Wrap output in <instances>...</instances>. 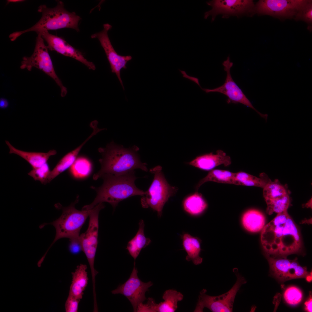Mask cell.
I'll use <instances>...</instances> for the list:
<instances>
[{
    "instance_id": "cell-1",
    "label": "cell",
    "mask_w": 312,
    "mask_h": 312,
    "mask_svg": "<svg viewBox=\"0 0 312 312\" xmlns=\"http://www.w3.org/2000/svg\"><path fill=\"white\" fill-rule=\"evenodd\" d=\"M261 240L266 254L287 257L301 251L299 231L287 211L277 214L262 230Z\"/></svg>"
},
{
    "instance_id": "cell-2",
    "label": "cell",
    "mask_w": 312,
    "mask_h": 312,
    "mask_svg": "<svg viewBox=\"0 0 312 312\" xmlns=\"http://www.w3.org/2000/svg\"><path fill=\"white\" fill-rule=\"evenodd\" d=\"M139 150L136 146L126 148L113 142L105 148H99L102 155L99 160L101 168L93 175V179L96 180L105 174H122L137 169L148 171L147 164L140 160L138 153Z\"/></svg>"
},
{
    "instance_id": "cell-3",
    "label": "cell",
    "mask_w": 312,
    "mask_h": 312,
    "mask_svg": "<svg viewBox=\"0 0 312 312\" xmlns=\"http://www.w3.org/2000/svg\"><path fill=\"white\" fill-rule=\"evenodd\" d=\"M101 178L103 183L98 187H92L96 192L92 202L83 206L82 209L89 210L99 203L104 202L110 204L114 209L122 200L135 196H143L145 192L138 188L135 184L138 178L134 171L119 175L105 174Z\"/></svg>"
},
{
    "instance_id": "cell-4",
    "label": "cell",
    "mask_w": 312,
    "mask_h": 312,
    "mask_svg": "<svg viewBox=\"0 0 312 312\" xmlns=\"http://www.w3.org/2000/svg\"><path fill=\"white\" fill-rule=\"evenodd\" d=\"M57 2V5L53 8H48L45 5H40L38 11L41 13L42 16L39 21L29 29L10 34L9 37L11 40L14 41L22 34L32 31L38 34L49 30L69 28L79 32L78 24L81 18L75 12L66 10L62 1L58 0Z\"/></svg>"
},
{
    "instance_id": "cell-5",
    "label": "cell",
    "mask_w": 312,
    "mask_h": 312,
    "mask_svg": "<svg viewBox=\"0 0 312 312\" xmlns=\"http://www.w3.org/2000/svg\"><path fill=\"white\" fill-rule=\"evenodd\" d=\"M79 196L69 206L63 207L57 205L58 208L62 210L60 217L57 220L49 223H44L40 226L42 228L47 224L53 225L56 230V234L53 242L43 257H44L48 250L53 244L58 240L63 238L70 239V242L79 241L80 232L87 218L89 216L90 209L89 210L77 209L75 207L79 200Z\"/></svg>"
},
{
    "instance_id": "cell-6",
    "label": "cell",
    "mask_w": 312,
    "mask_h": 312,
    "mask_svg": "<svg viewBox=\"0 0 312 312\" xmlns=\"http://www.w3.org/2000/svg\"><path fill=\"white\" fill-rule=\"evenodd\" d=\"M162 167L157 166L151 169L150 172L154 174L153 181L141 199L142 207H150L156 211L159 217L162 215L163 207L169 198L174 195L178 188L170 185L162 171Z\"/></svg>"
},
{
    "instance_id": "cell-7",
    "label": "cell",
    "mask_w": 312,
    "mask_h": 312,
    "mask_svg": "<svg viewBox=\"0 0 312 312\" xmlns=\"http://www.w3.org/2000/svg\"><path fill=\"white\" fill-rule=\"evenodd\" d=\"M233 272L235 275L237 279L231 289L226 293L216 296L207 295L206 294L207 290L203 289L200 293L194 312H203L205 308H208L213 312L233 311L236 294L242 285L246 282L244 277L239 273L237 268H234Z\"/></svg>"
},
{
    "instance_id": "cell-8",
    "label": "cell",
    "mask_w": 312,
    "mask_h": 312,
    "mask_svg": "<svg viewBox=\"0 0 312 312\" xmlns=\"http://www.w3.org/2000/svg\"><path fill=\"white\" fill-rule=\"evenodd\" d=\"M34 52L30 57H24L23 58L20 68L31 70L35 67L45 73L53 79L61 89V95L64 97L67 92V88L64 86L55 72L48 49L44 43V40L40 34H37Z\"/></svg>"
},
{
    "instance_id": "cell-9",
    "label": "cell",
    "mask_w": 312,
    "mask_h": 312,
    "mask_svg": "<svg viewBox=\"0 0 312 312\" xmlns=\"http://www.w3.org/2000/svg\"><path fill=\"white\" fill-rule=\"evenodd\" d=\"M103 203L98 204L90 209L88 226L86 231L80 235L79 241L82 251L85 255L91 271L92 285H95V278L98 272L94 267V263L98 244L99 215L100 211L104 208Z\"/></svg>"
},
{
    "instance_id": "cell-10",
    "label": "cell",
    "mask_w": 312,
    "mask_h": 312,
    "mask_svg": "<svg viewBox=\"0 0 312 312\" xmlns=\"http://www.w3.org/2000/svg\"><path fill=\"white\" fill-rule=\"evenodd\" d=\"M270 272L278 280L285 282L299 278H305L311 281L312 274L307 270V267L301 266L297 259L290 260L287 257L273 256L266 254Z\"/></svg>"
},
{
    "instance_id": "cell-11",
    "label": "cell",
    "mask_w": 312,
    "mask_h": 312,
    "mask_svg": "<svg viewBox=\"0 0 312 312\" xmlns=\"http://www.w3.org/2000/svg\"><path fill=\"white\" fill-rule=\"evenodd\" d=\"M310 1L260 0L255 5L254 14L268 15L278 18L294 17Z\"/></svg>"
},
{
    "instance_id": "cell-12",
    "label": "cell",
    "mask_w": 312,
    "mask_h": 312,
    "mask_svg": "<svg viewBox=\"0 0 312 312\" xmlns=\"http://www.w3.org/2000/svg\"><path fill=\"white\" fill-rule=\"evenodd\" d=\"M207 4L211 9L204 13V18L212 16L211 22L216 16L221 14L222 17L227 18L231 16L237 17L244 15L254 14L255 4L251 0H213L207 1Z\"/></svg>"
},
{
    "instance_id": "cell-13",
    "label": "cell",
    "mask_w": 312,
    "mask_h": 312,
    "mask_svg": "<svg viewBox=\"0 0 312 312\" xmlns=\"http://www.w3.org/2000/svg\"><path fill=\"white\" fill-rule=\"evenodd\" d=\"M233 64V62L230 60L229 56L222 63L224 70L226 73L225 80L222 85L213 89L202 88V90L206 93L217 92L222 94L227 97V102L228 103L242 104L252 109L261 117L266 120L268 115L261 113L253 107L249 100L233 79L230 72L231 69Z\"/></svg>"
},
{
    "instance_id": "cell-14",
    "label": "cell",
    "mask_w": 312,
    "mask_h": 312,
    "mask_svg": "<svg viewBox=\"0 0 312 312\" xmlns=\"http://www.w3.org/2000/svg\"><path fill=\"white\" fill-rule=\"evenodd\" d=\"M134 261L133 270L128 279L111 291L113 294H120L126 297L131 302L135 312H137L138 306L147 299L146 292L153 285L151 281L144 283L140 279Z\"/></svg>"
},
{
    "instance_id": "cell-15",
    "label": "cell",
    "mask_w": 312,
    "mask_h": 312,
    "mask_svg": "<svg viewBox=\"0 0 312 312\" xmlns=\"http://www.w3.org/2000/svg\"><path fill=\"white\" fill-rule=\"evenodd\" d=\"M112 26L108 23L104 24L103 29L99 32L92 35V38H97L103 49L110 66L112 72L115 73L123 90V83L120 77V71L126 69L127 62L131 60L130 55L122 56L118 54L113 47L109 38L108 32Z\"/></svg>"
},
{
    "instance_id": "cell-16",
    "label": "cell",
    "mask_w": 312,
    "mask_h": 312,
    "mask_svg": "<svg viewBox=\"0 0 312 312\" xmlns=\"http://www.w3.org/2000/svg\"><path fill=\"white\" fill-rule=\"evenodd\" d=\"M38 33L40 34L44 40L47 42L48 49L73 58L84 64L90 69H95V65L92 62L88 61L81 52L72 46L63 38L49 33L48 31Z\"/></svg>"
},
{
    "instance_id": "cell-17",
    "label": "cell",
    "mask_w": 312,
    "mask_h": 312,
    "mask_svg": "<svg viewBox=\"0 0 312 312\" xmlns=\"http://www.w3.org/2000/svg\"><path fill=\"white\" fill-rule=\"evenodd\" d=\"M231 163L230 157L222 150H218L215 154L211 153L197 157L189 164L200 169L208 170L221 165L227 166Z\"/></svg>"
},
{
    "instance_id": "cell-18",
    "label": "cell",
    "mask_w": 312,
    "mask_h": 312,
    "mask_svg": "<svg viewBox=\"0 0 312 312\" xmlns=\"http://www.w3.org/2000/svg\"><path fill=\"white\" fill-rule=\"evenodd\" d=\"M5 143L9 149V153L17 155L27 161L32 168L40 167L47 163L50 157L56 155V151L51 150L47 153L25 151L18 149L8 141Z\"/></svg>"
},
{
    "instance_id": "cell-19",
    "label": "cell",
    "mask_w": 312,
    "mask_h": 312,
    "mask_svg": "<svg viewBox=\"0 0 312 312\" xmlns=\"http://www.w3.org/2000/svg\"><path fill=\"white\" fill-rule=\"evenodd\" d=\"M87 269L86 264H80L77 266L74 272H72V279L68 294L82 299L88 281Z\"/></svg>"
},
{
    "instance_id": "cell-20",
    "label": "cell",
    "mask_w": 312,
    "mask_h": 312,
    "mask_svg": "<svg viewBox=\"0 0 312 312\" xmlns=\"http://www.w3.org/2000/svg\"><path fill=\"white\" fill-rule=\"evenodd\" d=\"M182 238L183 247L187 253L186 260L192 261L195 265L200 264L203 258L200 256L201 249L199 239L187 233L184 234Z\"/></svg>"
},
{
    "instance_id": "cell-21",
    "label": "cell",
    "mask_w": 312,
    "mask_h": 312,
    "mask_svg": "<svg viewBox=\"0 0 312 312\" xmlns=\"http://www.w3.org/2000/svg\"><path fill=\"white\" fill-rule=\"evenodd\" d=\"M92 137V136L90 135L81 144L62 158L51 171L47 183H50L58 175L70 168L77 159V157L82 148Z\"/></svg>"
},
{
    "instance_id": "cell-22",
    "label": "cell",
    "mask_w": 312,
    "mask_h": 312,
    "mask_svg": "<svg viewBox=\"0 0 312 312\" xmlns=\"http://www.w3.org/2000/svg\"><path fill=\"white\" fill-rule=\"evenodd\" d=\"M144 224L143 220L139 223L138 230L134 237L128 242L127 249L131 256L135 260L142 249L148 245L151 242V239L146 237L144 233Z\"/></svg>"
},
{
    "instance_id": "cell-23",
    "label": "cell",
    "mask_w": 312,
    "mask_h": 312,
    "mask_svg": "<svg viewBox=\"0 0 312 312\" xmlns=\"http://www.w3.org/2000/svg\"><path fill=\"white\" fill-rule=\"evenodd\" d=\"M265 218L261 211L251 209L246 211L242 218L244 228L251 232H258L262 230L265 225Z\"/></svg>"
},
{
    "instance_id": "cell-24",
    "label": "cell",
    "mask_w": 312,
    "mask_h": 312,
    "mask_svg": "<svg viewBox=\"0 0 312 312\" xmlns=\"http://www.w3.org/2000/svg\"><path fill=\"white\" fill-rule=\"evenodd\" d=\"M183 296L180 292L170 289L166 290L162 296L163 302L157 304L156 312H174L177 309L178 302L181 301Z\"/></svg>"
},
{
    "instance_id": "cell-25",
    "label": "cell",
    "mask_w": 312,
    "mask_h": 312,
    "mask_svg": "<svg viewBox=\"0 0 312 312\" xmlns=\"http://www.w3.org/2000/svg\"><path fill=\"white\" fill-rule=\"evenodd\" d=\"M208 181L237 185L235 173L228 170L215 169L210 171L204 178L200 180L196 187L197 190L203 183Z\"/></svg>"
},
{
    "instance_id": "cell-26",
    "label": "cell",
    "mask_w": 312,
    "mask_h": 312,
    "mask_svg": "<svg viewBox=\"0 0 312 312\" xmlns=\"http://www.w3.org/2000/svg\"><path fill=\"white\" fill-rule=\"evenodd\" d=\"M185 211L190 215L196 216L202 213L206 208L207 204L202 195L196 192L187 197L183 202Z\"/></svg>"
},
{
    "instance_id": "cell-27",
    "label": "cell",
    "mask_w": 312,
    "mask_h": 312,
    "mask_svg": "<svg viewBox=\"0 0 312 312\" xmlns=\"http://www.w3.org/2000/svg\"><path fill=\"white\" fill-rule=\"evenodd\" d=\"M235 178L237 185L255 186L263 188L270 180L264 173L260 174L257 177L247 173L239 172L235 173Z\"/></svg>"
},
{
    "instance_id": "cell-28",
    "label": "cell",
    "mask_w": 312,
    "mask_h": 312,
    "mask_svg": "<svg viewBox=\"0 0 312 312\" xmlns=\"http://www.w3.org/2000/svg\"><path fill=\"white\" fill-rule=\"evenodd\" d=\"M263 189V196L265 201L274 199L288 194L285 187L277 179L274 181L270 180Z\"/></svg>"
},
{
    "instance_id": "cell-29",
    "label": "cell",
    "mask_w": 312,
    "mask_h": 312,
    "mask_svg": "<svg viewBox=\"0 0 312 312\" xmlns=\"http://www.w3.org/2000/svg\"><path fill=\"white\" fill-rule=\"evenodd\" d=\"M92 166L91 163L88 159L80 157L77 158L71 166V172L75 177H85L90 173Z\"/></svg>"
},
{
    "instance_id": "cell-30",
    "label": "cell",
    "mask_w": 312,
    "mask_h": 312,
    "mask_svg": "<svg viewBox=\"0 0 312 312\" xmlns=\"http://www.w3.org/2000/svg\"><path fill=\"white\" fill-rule=\"evenodd\" d=\"M265 202L267 205L266 213L269 215L273 213H278L287 211L290 204V199L288 194Z\"/></svg>"
},
{
    "instance_id": "cell-31",
    "label": "cell",
    "mask_w": 312,
    "mask_h": 312,
    "mask_svg": "<svg viewBox=\"0 0 312 312\" xmlns=\"http://www.w3.org/2000/svg\"><path fill=\"white\" fill-rule=\"evenodd\" d=\"M284 299L288 304L293 306L297 305L302 301L303 294L301 290L297 287L291 286L287 287L283 295Z\"/></svg>"
},
{
    "instance_id": "cell-32",
    "label": "cell",
    "mask_w": 312,
    "mask_h": 312,
    "mask_svg": "<svg viewBox=\"0 0 312 312\" xmlns=\"http://www.w3.org/2000/svg\"><path fill=\"white\" fill-rule=\"evenodd\" d=\"M51 171L49 165L47 163L40 167L33 168L28 174L35 181H39L42 183L45 184L47 183Z\"/></svg>"
},
{
    "instance_id": "cell-33",
    "label": "cell",
    "mask_w": 312,
    "mask_h": 312,
    "mask_svg": "<svg viewBox=\"0 0 312 312\" xmlns=\"http://www.w3.org/2000/svg\"><path fill=\"white\" fill-rule=\"evenodd\" d=\"M295 20H301L311 25L312 23V1H310L299 10L294 17Z\"/></svg>"
},
{
    "instance_id": "cell-34",
    "label": "cell",
    "mask_w": 312,
    "mask_h": 312,
    "mask_svg": "<svg viewBox=\"0 0 312 312\" xmlns=\"http://www.w3.org/2000/svg\"><path fill=\"white\" fill-rule=\"evenodd\" d=\"M80 299L68 294L65 304L66 312H77Z\"/></svg>"
},
{
    "instance_id": "cell-35",
    "label": "cell",
    "mask_w": 312,
    "mask_h": 312,
    "mask_svg": "<svg viewBox=\"0 0 312 312\" xmlns=\"http://www.w3.org/2000/svg\"><path fill=\"white\" fill-rule=\"evenodd\" d=\"M157 304L153 299L149 298L146 304L142 303L138 306L137 312H156Z\"/></svg>"
},
{
    "instance_id": "cell-36",
    "label": "cell",
    "mask_w": 312,
    "mask_h": 312,
    "mask_svg": "<svg viewBox=\"0 0 312 312\" xmlns=\"http://www.w3.org/2000/svg\"><path fill=\"white\" fill-rule=\"evenodd\" d=\"M69 249L70 252L74 254H77L82 251L81 246L79 241L70 242Z\"/></svg>"
},
{
    "instance_id": "cell-37",
    "label": "cell",
    "mask_w": 312,
    "mask_h": 312,
    "mask_svg": "<svg viewBox=\"0 0 312 312\" xmlns=\"http://www.w3.org/2000/svg\"><path fill=\"white\" fill-rule=\"evenodd\" d=\"M179 70L181 73L183 75V77L187 79L193 81L197 84L201 89H202V88L201 87L199 83V80L198 78L196 77L189 76L187 74L185 71L182 70L180 69H179Z\"/></svg>"
},
{
    "instance_id": "cell-38",
    "label": "cell",
    "mask_w": 312,
    "mask_h": 312,
    "mask_svg": "<svg viewBox=\"0 0 312 312\" xmlns=\"http://www.w3.org/2000/svg\"><path fill=\"white\" fill-rule=\"evenodd\" d=\"M305 309L308 312H311L312 311V298L311 295H310L309 299L306 301L304 304Z\"/></svg>"
},
{
    "instance_id": "cell-39",
    "label": "cell",
    "mask_w": 312,
    "mask_h": 312,
    "mask_svg": "<svg viewBox=\"0 0 312 312\" xmlns=\"http://www.w3.org/2000/svg\"><path fill=\"white\" fill-rule=\"evenodd\" d=\"M8 105V101L5 99L1 98L0 100V107L1 108H6Z\"/></svg>"
},
{
    "instance_id": "cell-40",
    "label": "cell",
    "mask_w": 312,
    "mask_h": 312,
    "mask_svg": "<svg viewBox=\"0 0 312 312\" xmlns=\"http://www.w3.org/2000/svg\"><path fill=\"white\" fill-rule=\"evenodd\" d=\"M23 0H8L7 1V3L9 4L10 3H18L24 1Z\"/></svg>"
},
{
    "instance_id": "cell-41",
    "label": "cell",
    "mask_w": 312,
    "mask_h": 312,
    "mask_svg": "<svg viewBox=\"0 0 312 312\" xmlns=\"http://www.w3.org/2000/svg\"><path fill=\"white\" fill-rule=\"evenodd\" d=\"M311 202L312 201L311 199L305 204V206L311 208Z\"/></svg>"
}]
</instances>
